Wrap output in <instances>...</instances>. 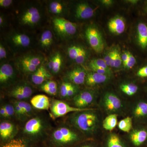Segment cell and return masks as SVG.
I'll use <instances>...</instances> for the list:
<instances>
[{"instance_id": "cell-1", "label": "cell", "mask_w": 147, "mask_h": 147, "mask_svg": "<svg viewBox=\"0 0 147 147\" xmlns=\"http://www.w3.org/2000/svg\"><path fill=\"white\" fill-rule=\"evenodd\" d=\"M71 124L85 135L91 136L97 131L99 119L94 109L76 112L71 116Z\"/></svg>"}, {"instance_id": "cell-2", "label": "cell", "mask_w": 147, "mask_h": 147, "mask_svg": "<svg viewBox=\"0 0 147 147\" xmlns=\"http://www.w3.org/2000/svg\"><path fill=\"white\" fill-rule=\"evenodd\" d=\"M52 138L55 144L62 147L76 146L82 140L79 134L66 127L57 129L53 132Z\"/></svg>"}, {"instance_id": "cell-3", "label": "cell", "mask_w": 147, "mask_h": 147, "mask_svg": "<svg viewBox=\"0 0 147 147\" xmlns=\"http://www.w3.org/2000/svg\"><path fill=\"white\" fill-rule=\"evenodd\" d=\"M53 22L55 30L61 36L64 37L71 36L76 33V24L68 20L57 17L53 19Z\"/></svg>"}, {"instance_id": "cell-4", "label": "cell", "mask_w": 147, "mask_h": 147, "mask_svg": "<svg viewBox=\"0 0 147 147\" xmlns=\"http://www.w3.org/2000/svg\"><path fill=\"white\" fill-rule=\"evenodd\" d=\"M89 43L92 48L97 53H102L104 48V44L100 32L96 28L90 27L85 32Z\"/></svg>"}, {"instance_id": "cell-5", "label": "cell", "mask_w": 147, "mask_h": 147, "mask_svg": "<svg viewBox=\"0 0 147 147\" xmlns=\"http://www.w3.org/2000/svg\"><path fill=\"white\" fill-rule=\"evenodd\" d=\"M102 106L107 113L116 114L122 108L121 99L115 94L107 92L103 96L102 100Z\"/></svg>"}, {"instance_id": "cell-6", "label": "cell", "mask_w": 147, "mask_h": 147, "mask_svg": "<svg viewBox=\"0 0 147 147\" xmlns=\"http://www.w3.org/2000/svg\"><path fill=\"white\" fill-rule=\"evenodd\" d=\"M91 108H79L76 107H71L67 103L61 100H55L52 103L51 110L53 115L55 117H62L67 113L71 112H82L90 110Z\"/></svg>"}, {"instance_id": "cell-7", "label": "cell", "mask_w": 147, "mask_h": 147, "mask_svg": "<svg viewBox=\"0 0 147 147\" xmlns=\"http://www.w3.org/2000/svg\"><path fill=\"white\" fill-rule=\"evenodd\" d=\"M42 58L37 55H29L22 58L20 65L24 72L30 73L35 72L41 65Z\"/></svg>"}, {"instance_id": "cell-8", "label": "cell", "mask_w": 147, "mask_h": 147, "mask_svg": "<svg viewBox=\"0 0 147 147\" xmlns=\"http://www.w3.org/2000/svg\"><path fill=\"white\" fill-rule=\"evenodd\" d=\"M96 95L94 92L91 90H85L76 94L73 98L74 103L75 107L87 108L94 101Z\"/></svg>"}, {"instance_id": "cell-9", "label": "cell", "mask_w": 147, "mask_h": 147, "mask_svg": "<svg viewBox=\"0 0 147 147\" xmlns=\"http://www.w3.org/2000/svg\"><path fill=\"white\" fill-rule=\"evenodd\" d=\"M40 18V14L38 9L36 7H32L22 13L21 21L23 25L33 26L39 22Z\"/></svg>"}, {"instance_id": "cell-10", "label": "cell", "mask_w": 147, "mask_h": 147, "mask_svg": "<svg viewBox=\"0 0 147 147\" xmlns=\"http://www.w3.org/2000/svg\"><path fill=\"white\" fill-rule=\"evenodd\" d=\"M42 120L38 117L34 118L28 121L25 125L24 132L31 137L37 136L42 132L43 129Z\"/></svg>"}, {"instance_id": "cell-11", "label": "cell", "mask_w": 147, "mask_h": 147, "mask_svg": "<svg viewBox=\"0 0 147 147\" xmlns=\"http://www.w3.org/2000/svg\"><path fill=\"white\" fill-rule=\"evenodd\" d=\"M147 140V131L144 129L132 130L129 136V141L133 147H141Z\"/></svg>"}, {"instance_id": "cell-12", "label": "cell", "mask_w": 147, "mask_h": 147, "mask_svg": "<svg viewBox=\"0 0 147 147\" xmlns=\"http://www.w3.org/2000/svg\"><path fill=\"white\" fill-rule=\"evenodd\" d=\"M87 74L84 69L75 67L69 71L66 75L68 82L76 85H82L86 82Z\"/></svg>"}, {"instance_id": "cell-13", "label": "cell", "mask_w": 147, "mask_h": 147, "mask_svg": "<svg viewBox=\"0 0 147 147\" xmlns=\"http://www.w3.org/2000/svg\"><path fill=\"white\" fill-rule=\"evenodd\" d=\"M108 26L109 31L115 34H121L125 30V22L120 16H116L110 19Z\"/></svg>"}, {"instance_id": "cell-14", "label": "cell", "mask_w": 147, "mask_h": 147, "mask_svg": "<svg viewBox=\"0 0 147 147\" xmlns=\"http://www.w3.org/2000/svg\"><path fill=\"white\" fill-rule=\"evenodd\" d=\"M51 75L44 66L41 65L33 73L32 81L36 85L43 84L47 79L51 78Z\"/></svg>"}, {"instance_id": "cell-15", "label": "cell", "mask_w": 147, "mask_h": 147, "mask_svg": "<svg viewBox=\"0 0 147 147\" xmlns=\"http://www.w3.org/2000/svg\"><path fill=\"white\" fill-rule=\"evenodd\" d=\"M76 18L81 19H87L91 18L94 14V11L87 3H81L76 6Z\"/></svg>"}, {"instance_id": "cell-16", "label": "cell", "mask_w": 147, "mask_h": 147, "mask_svg": "<svg viewBox=\"0 0 147 147\" xmlns=\"http://www.w3.org/2000/svg\"><path fill=\"white\" fill-rule=\"evenodd\" d=\"M110 76L92 71L87 74L85 83L88 86H93L105 83L110 79Z\"/></svg>"}, {"instance_id": "cell-17", "label": "cell", "mask_w": 147, "mask_h": 147, "mask_svg": "<svg viewBox=\"0 0 147 147\" xmlns=\"http://www.w3.org/2000/svg\"><path fill=\"white\" fill-rule=\"evenodd\" d=\"M103 147H128V146L117 134L111 133L105 139Z\"/></svg>"}, {"instance_id": "cell-18", "label": "cell", "mask_w": 147, "mask_h": 147, "mask_svg": "<svg viewBox=\"0 0 147 147\" xmlns=\"http://www.w3.org/2000/svg\"><path fill=\"white\" fill-rule=\"evenodd\" d=\"M78 91L76 85L69 82H63L60 88V94L63 98H68L75 96Z\"/></svg>"}, {"instance_id": "cell-19", "label": "cell", "mask_w": 147, "mask_h": 147, "mask_svg": "<svg viewBox=\"0 0 147 147\" xmlns=\"http://www.w3.org/2000/svg\"><path fill=\"white\" fill-rule=\"evenodd\" d=\"M31 103L34 108L39 110H48L50 107L49 98L45 95L35 96L32 98Z\"/></svg>"}, {"instance_id": "cell-20", "label": "cell", "mask_w": 147, "mask_h": 147, "mask_svg": "<svg viewBox=\"0 0 147 147\" xmlns=\"http://www.w3.org/2000/svg\"><path fill=\"white\" fill-rule=\"evenodd\" d=\"M14 70L12 66L8 63H5L1 66L0 68V82L1 84L8 83L13 79Z\"/></svg>"}, {"instance_id": "cell-21", "label": "cell", "mask_w": 147, "mask_h": 147, "mask_svg": "<svg viewBox=\"0 0 147 147\" xmlns=\"http://www.w3.org/2000/svg\"><path fill=\"white\" fill-rule=\"evenodd\" d=\"M63 59L61 55L57 52L53 55L48 63V67L52 73L57 74L60 71L62 65Z\"/></svg>"}, {"instance_id": "cell-22", "label": "cell", "mask_w": 147, "mask_h": 147, "mask_svg": "<svg viewBox=\"0 0 147 147\" xmlns=\"http://www.w3.org/2000/svg\"><path fill=\"white\" fill-rule=\"evenodd\" d=\"M137 40L142 49L147 48V26L144 23H139L137 26Z\"/></svg>"}, {"instance_id": "cell-23", "label": "cell", "mask_w": 147, "mask_h": 147, "mask_svg": "<svg viewBox=\"0 0 147 147\" xmlns=\"http://www.w3.org/2000/svg\"><path fill=\"white\" fill-rule=\"evenodd\" d=\"M11 42L13 45L17 47H26L30 44V37L24 34H15L11 37Z\"/></svg>"}, {"instance_id": "cell-24", "label": "cell", "mask_w": 147, "mask_h": 147, "mask_svg": "<svg viewBox=\"0 0 147 147\" xmlns=\"http://www.w3.org/2000/svg\"><path fill=\"white\" fill-rule=\"evenodd\" d=\"M14 129L13 125L8 122H3L0 124V136L3 140L11 137Z\"/></svg>"}, {"instance_id": "cell-25", "label": "cell", "mask_w": 147, "mask_h": 147, "mask_svg": "<svg viewBox=\"0 0 147 147\" xmlns=\"http://www.w3.org/2000/svg\"><path fill=\"white\" fill-rule=\"evenodd\" d=\"M117 124V115L110 114L105 118L102 123V126L105 130L112 131Z\"/></svg>"}, {"instance_id": "cell-26", "label": "cell", "mask_w": 147, "mask_h": 147, "mask_svg": "<svg viewBox=\"0 0 147 147\" xmlns=\"http://www.w3.org/2000/svg\"><path fill=\"white\" fill-rule=\"evenodd\" d=\"M40 88L43 91L50 95H55L57 92V85L55 81L45 82L41 85Z\"/></svg>"}, {"instance_id": "cell-27", "label": "cell", "mask_w": 147, "mask_h": 147, "mask_svg": "<svg viewBox=\"0 0 147 147\" xmlns=\"http://www.w3.org/2000/svg\"><path fill=\"white\" fill-rule=\"evenodd\" d=\"M53 34L50 30H46L43 32L40 38L41 46L44 48H48L53 42Z\"/></svg>"}, {"instance_id": "cell-28", "label": "cell", "mask_w": 147, "mask_h": 147, "mask_svg": "<svg viewBox=\"0 0 147 147\" xmlns=\"http://www.w3.org/2000/svg\"><path fill=\"white\" fill-rule=\"evenodd\" d=\"M133 114L137 118H140L147 115V102H139L134 108Z\"/></svg>"}, {"instance_id": "cell-29", "label": "cell", "mask_w": 147, "mask_h": 147, "mask_svg": "<svg viewBox=\"0 0 147 147\" xmlns=\"http://www.w3.org/2000/svg\"><path fill=\"white\" fill-rule=\"evenodd\" d=\"M120 88L121 91L127 95L132 96L137 92L138 87L134 84H123L120 86Z\"/></svg>"}, {"instance_id": "cell-30", "label": "cell", "mask_w": 147, "mask_h": 147, "mask_svg": "<svg viewBox=\"0 0 147 147\" xmlns=\"http://www.w3.org/2000/svg\"><path fill=\"white\" fill-rule=\"evenodd\" d=\"M118 127L121 131L129 132L132 128V119L130 117H127L123 119L119 122Z\"/></svg>"}, {"instance_id": "cell-31", "label": "cell", "mask_w": 147, "mask_h": 147, "mask_svg": "<svg viewBox=\"0 0 147 147\" xmlns=\"http://www.w3.org/2000/svg\"><path fill=\"white\" fill-rule=\"evenodd\" d=\"M12 89L19 92L23 94L25 98H29L32 94V90L30 86L27 84H21L18 85Z\"/></svg>"}, {"instance_id": "cell-32", "label": "cell", "mask_w": 147, "mask_h": 147, "mask_svg": "<svg viewBox=\"0 0 147 147\" xmlns=\"http://www.w3.org/2000/svg\"><path fill=\"white\" fill-rule=\"evenodd\" d=\"M63 5L61 3L58 1H53L49 5V9L51 13L54 14H59L64 11Z\"/></svg>"}, {"instance_id": "cell-33", "label": "cell", "mask_w": 147, "mask_h": 147, "mask_svg": "<svg viewBox=\"0 0 147 147\" xmlns=\"http://www.w3.org/2000/svg\"><path fill=\"white\" fill-rule=\"evenodd\" d=\"M84 47L79 45H72L69 47L67 53L69 57L72 60L75 61Z\"/></svg>"}, {"instance_id": "cell-34", "label": "cell", "mask_w": 147, "mask_h": 147, "mask_svg": "<svg viewBox=\"0 0 147 147\" xmlns=\"http://www.w3.org/2000/svg\"><path fill=\"white\" fill-rule=\"evenodd\" d=\"M89 66H94L111 71V69L107 65L104 59H97L92 60L89 63Z\"/></svg>"}, {"instance_id": "cell-35", "label": "cell", "mask_w": 147, "mask_h": 147, "mask_svg": "<svg viewBox=\"0 0 147 147\" xmlns=\"http://www.w3.org/2000/svg\"><path fill=\"white\" fill-rule=\"evenodd\" d=\"M1 147H29L26 143L21 139H15L3 145Z\"/></svg>"}, {"instance_id": "cell-36", "label": "cell", "mask_w": 147, "mask_h": 147, "mask_svg": "<svg viewBox=\"0 0 147 147\" xmlns=\"http://www.w3.org/2000/svg\"><path fill=\"white\" fill-rule=\"evenodd\" d=\"M15 103L18 105L22 109L24 115H28L31 113V106L28 102L24 101H16Z\"/></svg>"}, {"instance_id": "cell-37", "label": "cell", "mask_w": 147, "mask_h": 147, "mask_svg": "<svg viewBox=\"0 0 147 147\" xmlns=\"http://www.w3.org/2000/svg\"><path fill=\"white\" fill-rule=\"evenodd\" d=\"M115 53L114 57V63H113V67L118 68L120 67L122 64V61L121 55L117 49H115Z\"/></svg>"}, {"instance_id": "cell-38", "label": "cell", "mask_w": 147, "mask_h": 147, "mask_svg": "<svg viewBox=\"0 0 147 147\" xmlns=\"http://www.w3.org/2000/svg\"><path fill=\"white\" fill-rule=\"evenodd\" d=\"M115 50H113L110 51L104 57V60L106 64L108 67H113L114 57H115Z\"/></svg>"}, {"instance_id": "cell-39", "label": "cell", "mask_w": 147, "mask_h": 147, "mask_svg": "<svg viewBox=\"0 0 147 147\" xmlns=\"http://www.w3.org/2000/svg\"><path fill=\"white\" fill-rule=\"evenodd\" d=\"M87 58V52L84 48H83L81 53L78 56L74 61L76 63L82 64L85 62Z\"/></svg>"}, {"instance_id": "cell-40", "label": "cell", "mask_w": 147, "mask_h": 147, "mask_svg": "<svg viewBox=\"0 0 147 147\" xmlns=\"http://www.w3.org/2000/svg\"><path fill=\"white\" fill-rule=\"evenodd\" d=\"M90 68L92 69V71L96 72L99 74H103V75H108L110 76L111 74V71H108L106 69H103L98 68L94 66H90Z\"/></svg>"}, {"instance_id": "cell-41", "label": "cell", "mask_w": 147, "mask_h": 147, "mask_svg": "<svg viewBox=\"0 0 147 147\" xmlns=\"http://www.w3.org/2000/svg\"><path fill=\"white\" fill-rule=\"evenodd\" d=\"M136 63V59L131 53H129V57L125 68L131 69L135 65Z\"/></svg>"}, {"instance_id": "cell-42", "label": "cell", "mask_w": 147, "mask_h": 147, "mask_svg": "<svg viewBox=\"0 0 147 147\" xmlns=\"http://www.w3.org/2000/svg\"><path fill=\"white\" fill-rule=\"evenodd\" d=\"M4 107L7 114V117H11L14 115L15 113V108L13 106L11 105H5Z\"/></svg>"}, {"instance_id": "cell-43", "label": "cell", "mask_w": 147, "mask_h": 147, "mask_svg": "<svg viewBox=\"0 0 147 147\" xmlns=\"http://www.w3.org/2000/svg\"><path fill=\"white\" fill-rule=\"evenodd\" d=\"M137 75L141 78L147 77V66L140 68L137 71Z\"/></svg>"}, {"instance_id": "cell-44", "label": "cell", "mask_w": 147, "mask_h": 147, "mask_svg": "<svg viewBox=\"0 0 147 147\" xmlns=\"http://www.w3.org/2000/svg\"><path fill=\"white\" fill-rule=\"evenodd\" d=\"M129 53L130 52H125L121 55L122 61V64L124 68H125L127 61H128Z\"/></svg>"}, {"instance_id": "cell-45", "label": "cell", "mask_w": 147, "mask_h": 147, "mask_svg": "<svg viewBox=\"0 0 147 147\" xmlns=\"http://www.w3.org/2000/svg\"><path fill=\"white\" fill-rule=\"evenodd\" d=\"M7 52L3 45L1 43L0 45V59H3L6 57Z\"/></svg>"}, {"instance_id": "cell-46", "label": "cell", "mask_w": 147, "mask_h": 147, "mask_svg": "<svg viewBox=\"0 0 147 147\" xmlns=\"http://www.w3.org/2000/svg\"><path fill=\"white\" fill-rule=\"evenodd\" d=\"M75 147H99L98 145L95 143H84L80 145H76Z\"/></svg>"}, {"instance_id": "cell-47", "label": "cell", "mask_w": 147, "mask_h": 147, "mask_svg": "<svg viewBox=\"0 0 147 147\" xmlns=\"http://www.w3.org/2000/svg\"><path fill=\"white\" fill-rule=\"evenodd\" d=\"M12 3L11 0H1L0 1V6L2 7H8Z\"/></svg>"}, {"instance_id": "cell-48", "label": "cell", "mask_w": 147, "mask_h": 147, "mask_svg": "<svg viewBox=\"0 0 147 147\" xmlns=\"http://www.w3.org/2000/svg\"><path fill=\"white\" fill-rule=\"evenodd\" d=\"M14 104H15V106H14L15 112L17 116H21L23 115H24V112H23L22 109L16 103Z\"/></svg>"}, {"instance_id": "cell-49", "label": "cell", "mask_w": 147, "mask_h": 147, "mask_svg": "<svg viewBox=\"0 0 147 147\" xmlns=\"http://www.w3.org/2000/svg\"><path fill=\"white\" fill-rule=\"evenodd\" d=\"M0 114L1 116L3 117H7V114L4 106H3L0 109Z\"/></svg>"}, {"instance_id": "cell-50", "label": "cell", "mask_w": 147, "mask_h": 147, "mask_svg": "<svg viewBox=\"0 0 147 147\" xmlns=\"http://www.w3.org/2000/svg\"><path fill=\"white\" fill-rule=\"evenodd\" d=\"M101 3L104 5L109 6L111 5L113 3V1L111 0H103L101 1Z\"/></svg>"}, {"instance_id": "cell-51", "label": "cell", "mask_w": 147, "mask_h": 147, "mask_svg": "<svg viewBox=\"0 0 147 147\" xmlns=\"http://www.w3.org/2000/svg\"><path fill=\"white\" fill-rule=\"evenodd\" d=\"M4 22V19L2 16H1L0 17V25L1 26H2Z\"/></svg>"}, {"instance_id": "cell-52", "label": "cell", "mask_w": 147, "mask_h": 147, "mask_svg": "<svg viewBox=\"0 0 147 147\" xmlns=\"http://www.w3.org/2000/svg\"><path fill=\"white\" fill-rule=\"evenodd\" d=\"M138 1H129V2L130 3H135L137 2Z\"/></svg>"}, {"instance_id": "cell-53", "label": "cell", "mask_w": 147, "mask_h": 147, "mask_svg": "<svg viewBox=\"0 0 147 147\" xmlns=\"http://www.w3.org/2000/svg\"><path fill=\"white\" fill-rule=\"evenodd\" d=\"M146 12H147V3L146 4Z\"/></svg>"}]
</instances>
